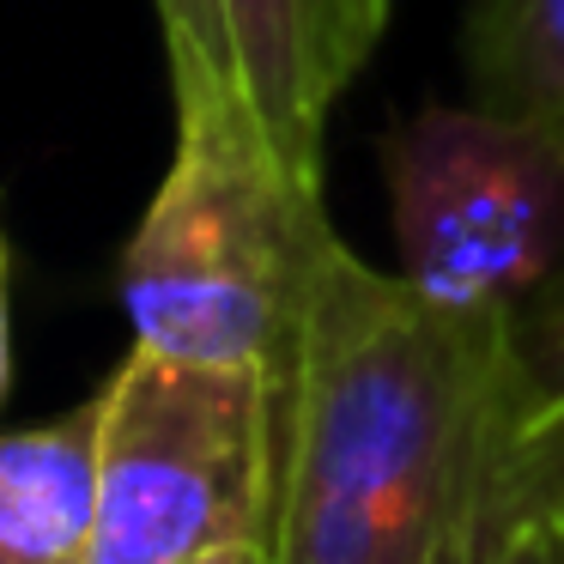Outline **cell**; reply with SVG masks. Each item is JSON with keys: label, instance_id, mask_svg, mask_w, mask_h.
<instances>
[{"label": "cell", "instance_id": "cell-1", "mask_svg": "<svg viewBox=\"0 0 564 564\" xmlns=\"http://www.w3.org/2000/svg\"><path fill=\"white\" fill-rule=\"evenodd\" d=\"M516 316H455L316 231L280 377V564H443L510 382Z\"/></svg>", "mask_w": 564, "mask_h": 564}, {"label": "cell", "instance_id": "cell-2", "mask_svg": "<svg viewBox=\"0 0 564 564\" xmlns=\"http://www.w3.org/2000/svg\"><path fill=\"white\" fill-rule=\"evenodd\" d=\"M176 91V152L116 268L134 346L285 377L322 183L285 171L237 79Z\"/></svg>", "mask_w": 564, "mask_h": 564}, {"label": "cell", "instance_id": "cell-3", "mask_svg": "<svg viewBox=\"0 0 564 564\" xmlns=\"http://www.w3.org/2000/svg\"><path fill=\"white\" fill-rule=\"evenodd\" d=\"M91 564H195L225 540L273 534L280 377L183 365L147 346L104 382Z\"/></svg>", "mask_w": 564, "mask_h": 564}, {"label": "cell", "instance_id": "cell-4", "mask_svg": "<svg viewBox=\"0 0 564 564\" xmlns=\"http://www.w3.org/2000/svg\"><path fill=\"white\" fill-rule=\"evenodd\" d=\"M401 273L455 316H522L564 261V140L431 104L382 140Z\"/></svg>", "mask_w": 564, "mask_h": 564}, {"label": "cell", "instance_id": "cell-5", "mask_svg": "<svg viewBox=\"0 0 564 564\" xmlns=\"http://www.w3.org/2000/svg\"><path fill=\"white\" fill-rule=\"evenodd\" d=\"M382 19L389 0H225L237 86L304 183H322V128L377 50Z\"/></svg>", "mask_w": 564, "mask_h": 564}, {"label": "cell", "instance_id": "cell-6", "mask_svg": "<svg viewBox=\"0 0 564 564\" xmlns=\"http://www.w3.org/2000/svg\"><path fill=\"white\" fill-rule=\"evenodd\" d=\"M104 394L0 431V564H91Z\"/></svg>", "mask_w": 564, "mask_h": 564}, {"label": "cell", "instance_id": "cell-7", "mask_svg": "<svg viewBox=\"0 0 564 564\" xmlns=\"http://www.w3.org/2000/svg\"><path fill=\"white\" fill-rule=\"evenodd\" d=\"M498 479L522 503H564V280L510 334Z\"/></svg>", "mask_w": 564, "mask_h": 564}, {"label": "cell", "instance_id": "cell-8", "mask_svg": "<svg viewBox=\"0 0 564 564\" xmlns=\"http://www.w3.org/2000/svg\"><path fill=\"white\" fill-rule=\"evenodd\" d=\"M462 50L479 110L564 140V0H474Z\"/></svg>", "mask_w": 564, "mask_h": 564}, {"label": "cell", "instance_id": "cell-9", "mask_svg": "<svg viewBox=\"0 0 564 564\" xmlns=\"http://www.w3.org/2000/svg\"><path fill=\"white\" fill-rule=\"evenodd\" d=\"M503 419V413H498ZM443 564H564V503H522L498 479V425L449 528Z\"/></svg>", "mask_w": 564, "mask_h": 564}, {"label": "cell", "instance_id": "cell-10", "mask_svg": "<svg viewBox=\"0 0 564 564\" xmlns=\"http://www.w3.org/2000/svg\"><path fill=\"white\" fill-rule=\"evenodd\" d=\"M171 50V86H207V79H237L231 25L225 0H152Z\"/></svg>", "mask_w": 564, "mask_h": 564}, {"label": "cell", "instance_id": "cell-11", "mask_svg": "<svg viewBox=\"0 0 564 564\" xmlns=\"http://www.w3.org/2000/svg\"><path fill=\"white\" fill-rule=\"evenodd\" d=\"M195 564H280V558H273V540L268 534H249V540H225V546L200 552Z\"/></svg>", "mask_w": 564, "mask_h": 564}, {"label": "cell", "instance_id": "cell-12", "mask_svg": "<svg viewBox=\"0 0 564 564\" xmlns=\"http://www.w3.org/2000/svg\"><path fill=\"white\" fill-rule=\"evenodd\" d=\"M13 377V340H7V243H0V394Z\"/></svg>", "mask_w": 564, "mask_h": 564}]
</instances>
